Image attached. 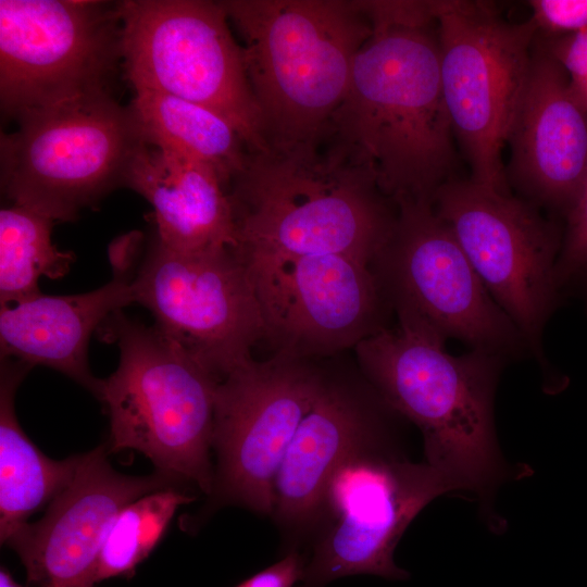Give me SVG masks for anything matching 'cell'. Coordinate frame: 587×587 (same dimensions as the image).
Returning <instances> with one entry per match:
<instances>
[{
    "label": "cell",
    "mask_w": 587,
    "mask_h": 587,
    "mask_svg": "<svg viewBox=\"0 0 587 587\" xmlns=\"http://www.w3.org/2000/svg\"><path fill=\"white\" fill-rule=\"evenodd\" d=\"M361 3L372 33L353 60L329 148L364 171L394 205L433 203L455 178L457 161L433 2Z\"/></svg>",
    "instance_id": "6da1fadb"
},
{
    "label": "cell",
    "mask_w": 587,
    "mask_h": 587,
    "mask_svg": "<svg viewBox=\"0 0 587 587\" xmlns=\"http://www.w3.org/2000/svg\"><path fill=\"white\" fill-rule=\"evenodd\" d=\"M396 314L395 326L354 348L361 374L395 413L420 428L425 462L449 491L487 498L507 472L494 419L505 357L480 349L452 355L420 317Z\"/></svg>",
    "instance_id": "7a4b0ae2"
},
{
    "label": "cell",
    "mask_w": 587,
    "mask_h": 587,
    "mask_svg": "<svg viewBox=\"0 0 587 587\" xmlns=\"http://www.w3.org/2000/svg\"><path fill=\"white\" fill-rule=\"evenodd\" d=\"M242 38L268 148H320L372 33L361 1H221Z\"/></svg>",
    "instance_id": "3957f363"
},
{
    "label": "cell",
    "mask_w": 587,
    "mask_h": 587,
    "mask_svg": "<svg viewBox=\"0 0 587 587\" xmlns=\"http://www.w3.org/2000/svg\"><path fill=\"white\" fill-rule=\"evenodd\" d=\"M230 186L241 259L347 254L371 263L396 215L373 179L330 148L248 153Z\"/></svg>",
    "instance_id": "277c9868"
},
{
    "label": "cell",
    "mask_w": 587,
    "mask_h": 587,
    "mask_svg": "<svg viewBox=\"0 0 587 587\" xmlns=\"http://www.w3.org/2000/svg\"><path fill=\"white\" fill-rule=\"evenodd\" d=\"M117 345L116 370L98 398L110 420V451L135 450L176 483L213 486L210 460L220 380L155 326L112 314L97 332Z\"/></svg>",
    "instance_id": "5b68a950"
},
{
    "label": "cell",
    "mask_w": 587,
    "mask_h": 587,
    "mask_svg": "<svg viewBox=\"0 0 587 587\" xmlns=\"http://www.w3.org/2000/svg\"><path fill=\"white\" fill-rule=\"evenodd\" d=\"M116 8L122 65L134 91L203 105L235 127L249 153L268 149L243 51L221 1L127 0Z\"/></svg>",
    "instance_id": "8992f818"
},
{
    "label": "cell",
    "mask_w": 587,
    "mask_h": 587,
    "mask_svg": "<svg viewBox=\"0 0 587 587\" xmlns=\"http://www.w3.org/2000/svg\"><path fill=\"white\" fill-rule=\"evenodd\" d=\"M441 89L457 145L473 182L509 191L502 150L537 36L534 22H511L486 1L432 0Z\"/></svg>",
    "instance_id": "52a82bcc"
},
{
    "label": "cell",
    "mask_w": 587,
    "mask_h": 587,
    "mask_svg": "<svg viewBox=\"0 0 587 587\" xmlns=\"http://www.w3.org/2000/svg\"><path fill=\"white\" fill-rule=\"evenodd\" d=\"M1 137V186L13 204L53 221H73L124 184L141 138L129 108L111 95L16 117Z\"/></svg>",
    "instance_id": "ba28073f"
},
{
    "label": "cell",
    "mask_w": 587,
    "mask_h": 587,
    "mask_svg": "<svg viewBox=\"0 0 587 587\" xmlns=\"http://www.w3.org/2000/svg\"><path fill=\"white\" fill-rule=\"evenodd\" d=\"M448 491L428 463L405 458L395 435L360 449L327 486L322 520L295 587H326L354 575L407 579L409 572L396 565L394 551L420 511Z\"/></svg>",
    "instance_id": "9c48e42d"
},
{
    "label": "cell",
    "mask_w": 587,
    "mask_h": 587,
    "mask_svg": "<svg viewBox=\"0 0 587 587\" xmlns=\"http://www.w3.org/2000/svg\"><path fill=\"white\" fill-rule=\"evenodd\" d=\"M395 207L391 228L370 263L392 310L412 313L471 349L505 358L530 350L433 203Z\"/></svg>",
    "instance_id": "30bf717a"
},
{
    "label": "cell",
    "mask_w": 587,
    "mask_h": 587,
    "mask_svg": "<svg viewBox=\"0 0 587 587\" xmlns=\"http://www.w3.org/2000/svg\"><path fill=\"white\" fill-rule=\"evenodd\" d=\"M121 57L116 4L0 0V101L20 115L109 96Z\"/></svg>",
    "instance_id": "8fae6325"
},
{
    "label": "cell",
    "mask_w": 587,
    "mask_h": 587,
    "mask_svg": "<svg viewBox=\"0 0 587 587\" xmlns=\"http://www.w3.org/2000/svg\"><path fill=\"white\" fill-rule=\"evenodd\" d=\"M326 375L313 359L275 352L265 361L252 358L217 384V460L207 512L235 504L272 515L276 474Z\"/></svg>",
    "instance_id": "7c38bea8"
},
{
    "label": "cell",
    "mask_w": 587,
    "mask_h": 587,
    "mask_svg": "<svg viewBox=\"0 0 587 587\" xmlns=\"http://www.w3.org/2000/svg\"><path fill=\"white\" fill-rule=\"evenodd\" d=\"M133 287L154 326L220 382L251 360L264 339L253 282L233 248L185 252L155 238Z\"/></svg>",
    "instance_id": "4fadbf2b"
},
{
    "label": "cell",
    "mask_w": 587,
    "mask_h": 587,
    "mask_svg": "<svg viewBox=\"0 0 587 587\" xmlns=\"http://www.w3.org/2000/svg\"><path fill=\"white\" fill-rule=\"evenodd\" d=\"M433 207L448 224L475 272L534 353L555 309V265L562 245L557 225L539 208L509 191L453 178Z\"/></svg>",
    "instance_id": "5bb4252c"
},
{
    "label": "cell",
    "mask_w": 587,
    "mask_h": 587,
    "mask_svg": "<svg viewBox=\"0 0 587 587\" xmlns=\"http://www.w3.org/2000/svg\"><path fill=\"white\" fill-rule=\"evenodd\" d=\"M275 352L314 359L355 348L392 310L370 263L347 254L241 259Z\"/></svg>",
    "instance_id": "9a60e30c"
},
{
    "label": "cell",
    "mask_w": 587,
    "mask_h": 587,
    "mask_svg": "<svg viewBox=\"0 0 587 587\" xmlns=\"http://www.w3.org/2000/svg\"><path fill=\"white\" fill-rule=\"evenodd\" d=\"M392 414L397 413L363 375L352 379L327 372L274 480L271 517L285 554L309 547L320 526L333 475L360 449L394 435Z\"/></svg>",
    "instance_id": "2e32d148"
},
{
    "label": "cell",
    "mask_w": 587,
    "mask_h": 587,
    "mask_svg": "<svg viewBox=\"0 0 587 587\" xmlns=\"http://www.w3.org/2000/svg\"><path fill=\"white\" fill-rule=\"evenodd\" d=\"M178 483L155 472L124 475L112 467L104 447L80 457L71 483L47 513L25 523L4 542L20 557L37 587H95L98 558L118 512L152 491Z\"/></svg>",
    "instance_id": "e0dca14e"
},
{
    "label": "cell",
    "mask_w": 587,
    "mask_h": 587,
    "mask_svg": "<svg viewBox=\"0 0 587 587\" xmlns=\"http://www.w3.org/2000/svg\"><path fill=\"white\" fill-rule=\"evenodd\" d=\"M505 146L507 182L538 208L566 216L587 179V111L537 38Z\"/></svg>",
    "instance_id": "ac0fdd59"
},
{
    "label": "cell",
    "mask_w": 587,
    "mask_h": 587,
    "mask_svg": "<svg viewBox=\"0 0 587 587\" xmlns=\"http://www.w3.org/2000/svg\"><path fill=\"white\" fill-rule=\"evenodd\" d=\"M135 248L130 239L111 250L113 276L95 290L64 296L40 294L13 307L1 305V359L53 369L98 397L101 379L90 371L88 345L112 314L135 302Z\"/></svg>",
    "instance_id": "d6986e66"
},
{
    "label": "cell",
    "mask_w": 587,
    "mask_h": 587,
    "mask_svg": "<svg viewBox=\"0 0 587 587\" xmlns=\"http://www.w3.org/2000/svg\"><path fill=\"white\" fill-rule=\"evenodd\" d=\"M124 185L152 205L157 239L164 246L185 252L236 248L228 191L204 162L141 140Z\"/></svg>",
    "instance_id": "ffe728a7"
},
{
    "label": "cell",
    "mask_w": 587,
    "mask_h": 587,
    "mask_svg": "<svg viewBox=\"0 0 587 587\" xmlns=\"http://www.w3.org/2000/svg\"><path fill=\"white\" fill-rule=\"evenodd\" d=\"M32 367L1 359L0 371V538L5 542L28 517L50 503L73 479L79 455L46 457L18 424L14 397Z\"/></svg>",
    "instance_id": "44dd1931"
},
{
    "label": "cell",
    "mask_w": 587,
    "mask_h": 587,
    "mask_svg": "<svg viewBox=\"0 0 587 587\" xmlns=\"http://www.w3.org/2000/svg\"><path fill=\"white\" fill-rule=\"evenodd\" d=\"M128 108L142 141L204 162L216 172L227 191L243 171L248 148L235 127L216 112L147 90L135 91Z\"/></svg>",
    "instance_id": "7402d4cb"
},
{
    "label": "cell",
    "mask_w": 587,
    "mask_h": 587,
    "mask_svg": "<svg viewBox=\"0 0 587 587\" xmlns=\"http://www.w3.org/2000/svg\"><path fill=\"white\" fill-rule=\"evenodd\" d=\"M55 221L13 204L0 211V304H14L41 294V276L63 277L75 260L51 241Z\"/></svg>",
    "instance_id": "603a6c76"
},
{
    "label": "cell",
    "mask_w": 587,
    "mask_h": 587,
    "mask_svg": "<svg viewBox=\"0 0 587 587\" xmlns=\"http://www.w3.org/2000/svg\"><path fill=\"white\" fill-rule=\"evenodd\" d=\"M195 500L177 487L147 494L122 509L103 541L96 582L134 575L164 535L176 510Z\"/></svg>",
    "instance_id": "cb8c5ba5"
},
{
    "label": "cell",
    "mask_w": 587,
    "mask_h": 587,
    "mask_svg": "<svg viewBox=\"0 0 587 587\" xmlns=\"http://www.w3.org/2000/svg\"><path fill=\"white\" fill-rule=\"evenodd\" d=\"M566 217V227L555 265L561 289L587 271V179Z\"/></svg>",
    "instance_id": "d4e9b609"
},
{
    "label": "cell",
    "mask_w": 587,
    "mask_h": 587,
    "mask_svg": "<svg viewBox=\"0 0 587 587\" xmlns=\"http://www.w3.org/2000/svg\"><path fill=\"white\" fill-rule=\"evenodd\" d=\"M529 17L544 38L576 34L587 29V0H530Z\"/></svg>",
    "instance_id": "484cf974"
},
{
    "label": "cell",
    "mask_w": 587,
    "mask_h": 587,
    "mask_svg": "<svg viewBox=\"0 0 587 587\" xmlns=\"http://www.w3.org/2000/svg\"><path fill=\"white\" fill-rule=\"evenodd\" d=\"M537 41L562 65L566 72L572 93L587 111V29Z\"/></svg>",
    "instance_id": "4316f807"
},
{
    "label": "cell",
    "mask_w": 587,
    "mask_h": 587,
    "mask_svg": "<svg viewBox=\"0 0 587 587\" xmlns=\"http://www.w3.org/2000/svg\"><path fill=\"white\" fill-rule=\"evenodd\" d=\"M305 555L291 551L268 567L253 574L235 587H295L303 573Z\"/></svg>",
    "instance_id": "83f0119b"
},
{
    "label": "cell",
    "mask_w": 587,
    "mask_h": 587,
    "mask_svg": "<svg viewBox=\"0 0 587 587\" xmlns=\"http://www.w3.org/2000/svg\"><path fill=\"white\" fill-rule=\"evenodd\" d=\"M584 274H587V271Z\"/></svg>",
    "instance_id": "f1b7e54d"
}]
</instances>
